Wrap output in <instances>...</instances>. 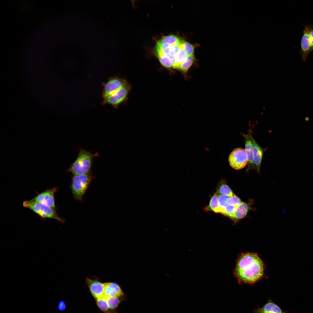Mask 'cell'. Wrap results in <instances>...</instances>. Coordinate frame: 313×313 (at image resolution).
Instances as JSON below:
<instances>
[{"mask_svg":"<svg viewBox=\"0 0 313 313\" xmlns=\"http://www.w3.org/2000/svg\"><path fill=\"white\" fill-rule=\"evenodd\" d=\"M265 265L256 253H243L238 258L234 274L239 283L255 284L263 276Z\"/></svg>","mask_w":313,"mask_h":313,"instance_id":"cell-1","label":"cell"},{"mask_svg":"<svg viewBox=\"0 0 313 313\" xmlns=\"http://www.w3.org/2000/svg\"><path fill=\"white\" fill-rule=\"evenodd\" d=\"M98 155L83 149L79 151L76 159L67 170L73 175L86 174L90 172L93 160Z\"/></svg>","mask_w":313,"mask_h":313,"instance_id":"cell-2","label":"cell"},{"mask_svg":"<svg viewBox=\"0 0 313 313\" xmlns=\"http://www.w3.org/2000/svg\"><path fill=\"white\" fill-rule=\"evenodd\" d=\"M94 178V176L92 175L90 172L85 174L72 176L70 187L75 199L80 201H83V196Z\"/></svg>","mask_w":313,"mask_h":313,"instance_id":"cell-3","label":"cell"},{"mask_svg":"<svg viewBox=\"0 0 313 313\" xmlns=\"http://www.w3.org/2000/svg\"><path fill=\"white\" fill-rule=\"evenodd\" d=\"M23 205L24 207L33 211L42 218L52 219L61 223L65 222L64 219L58 216L56 210L42 204L29 200L24 201Z\"/></svg>","mask_w":313,"mask_h":313,"instance_id":"cell-4","label":"cell"},{"mask_svg":"<svg viewBox=\"0 0 313 313\" xmlns=\"http://www.w3.org/2000/svg\"><path fill=\"white\" fill-rule=\"evenodd\" d=\"M230 165L235 170H240L248 164V159L245 150L236 148L230 153L228 157Z\"/></svg>","mask_w":313,"mask_h":313,"instance_id":"cell-5","label":"cell"},{"mask_svg":"<svg viewBox=\"0 0 313 313\" xmlns=\"http://www.w3.org/2000/svg\"><path fill=\"white\" fill-rule=\"evenodd\" d=\"M127 84L125 80L119 78L110 79L103 85L102 93L103 99L114 94Z\"/></svg>","mask_w":313,"mask_h":313,"instance_id":"cell-6","label":"cell"},{"mask_svg":"<svg viewBox=\"0 0 313 313\" xmlns=\"http://www.w3.org/2000/svg\"><path fill=\"white\" fill-rule=\"evenodd\" d=\"M57 190L58 188L56 187L47 189L30 200L42 204L56 210L54 195Z\"/></svg>","mask_w":313,"mask_h":313,"instance_id":"cell-7","label":"cell"},{"mask_svg":"<svg viewBox=\"0 0 313 313\" xmlns=\"http://www.w3.org/2000/svg\"><path fill=\"white\" fill-rule=\"evenodd\" d=\"M313 29L312 24L306 25L303 31V34L300 41V52L304 61H306L308 56L310 53V32Z\"/></svg>","mask_w":313,"mask_h":313,"instance_id":"cell-8","label":"cell"},{"mask_svg":"<svg viewBox=\"0 0 313 313\" xmlns=\"http://www.w3.org/2000/svg\"><path fill=\"white\" fill-rule=\"evenodd\" d=\"M129 88V86L126 84L114 94L103 99V104L109 105L114 107L118 106L125 99Z\"/></svg>","mask_w":313,"mask_h":313,"instance_id":"cell-9","label":"cell"},{"mask_svg":"<svg viewBox=\"0 0 313 313\" xmlns=\"http://www.w3.org/2000/svg\"><path fill=\"white\" fill-rule=\"evenodd\" d=\"M241 135L244 138L245 142V150L248 159V166L246 172L250 170L254 169L253 162V137L251 132H250L247 134L241 133Z\"/></svg>","mask_w":313,"mask_h":313,"instance_id":"cell-10","label":"cell"},{"mask_svg":"<svg viewBox=\"0 0 313 313\" xmlns=\"http://www.w3.org/2000/svg\"><path fill=\"white\" fill-rule=\"evenodd\" d=\"M86 282L91 294L96 299L103 297L104 296V283L97 279L87 278Z\"/></svg>","mask_w":313,"mask_h":313,"instance_id":"cell-11","label":"cell"},{"mask_svg":"<svg viewBox=\"0 0 313 313\" xmlns=\"http://www.w3.org/2000/svg\"><path fill=\"white\" fill-rule=\"evenodd\" d=\"M104 283V296L106 297H124V294L120 286L116 283L113 282Z\"/></svg>","mask_w":313,"mask_h":313,"instance_id":"cell-12","label":"cell"},{"mask_svg":"<svg viewBox=\"0 0 313 313\" xmlns=\"http://www.w3.org/2000/svg\"><path fill=\"white\" fill-rule=\"evenodd\" d=\"M253 162L254 169L258 173L260 171V167L263 156V150L253 138Z\"/></svg>","mask_w":313,"mask_h":313,"instance_id":"cell-13","label":"cell"},{"mask_svg":"<svg viewBox=\"0 0 313 313\" xmlns=\"http://www.w3.org/2000/svg\"><path fill=\"white\" fill-rule=\"evenodd\" d=\"M254 313H287L283 311L276 304L269 300L263 306L253 310Z\"/></svg>","mask_w":313,"mask_h":313,"instance_id":"cell-14","label":"cell"},{"mask_svg":"<svg viewBox=\"0 0 313 313\" xmlns=\"http://www.w3.org/2000/svg\"><path fill=\"white\" fill-rule=\"evenodd\" d=\"M250 209V205L248 203L242 202L236 207L234 213L230 218L234 221L239 220L247 215Z\"/></svg>","mask_w":313,"mask_h":313,"instance_id":"cell-15","label":"cell"},{"mask_svg":"<svg viewBox=\"0 0 313 313\" xmlns=\"http://www.w3.org/2000/svg\"><path fill=\"white\" fill-rule=\"evenodd\" d=\"M181 43L175 56V63L173 67L176 69L181 64L186 60L188 56Z\"/></svg>","mask_w":313,"mask_h":313,"instance_id":"cell-16","label":"cell"},{"mask_svg":"<svg viewBox=\"0 0 313 313\" xmlns=\"http://www.w3.org/2000/svg\"><path fill=\"white\" fill-rule=\"evenodd\" d=\"M216 192L227 196L229 197L234 195L230 188L227 185L225 180L221 181L219 183L217 188Z\"/></svg>","mask_w":313,"mask_h":313,"instance_id":"cell-17","label":"cell"},{"mask_svg":"<svg viewBox=\"0 0 313 313\" xmlns=\"http://www.w3.org/2000/svg\"><path fill=\"white\" fill-rule=\"evenodd\" d=\"M205 209L206 211H212L215 212L220 213V208L218 203L217 192L211 197L209 205Z\"/></svg>","mask_w":313,"mask_h":313,"instance_id":"cell-18","label":"cell"},{"mask_svg":"<svg viewBox=\"0 0 313 313\" xmlns=\"http://www.w3.org/2000/svg\"><path fill=\"white\" fill-rule=\"evenodd\" d=\"M194 59V55L188 56L186 60L181 64L177 69L181 71L184 75L186 74L192 65Z\"/></svg>","mask_w":313,"mask_h":313,"instance_id":"cell-19","label":"cell"},{"mask_svg":"<svg viewBox=\"0 0 313 313\" xmlns=\"http://www.w3.org/2000/svg\"><path fill=\"white\" fill-rule=\"evenodd\" d=\"M105 297L110 310L112 311H114L118 307L119 304L124 299L123 297H118L114 296L106 297Z\"/></svg>","mask_w":313,"mask_h":313,"instance_id":"cell-20","label":"cell"},{"mask_svg":"<svg viewBox=\"0 0 313 313\" xmlns=\"http://www.w3.org/2000/svg\"><path fill=\"white\" fill-rule=\"evenodd\" d=\"M96 303L99 308L104 313H116L110 310L106 299L103 297L96 299Z\"/></svg>","mask_w":313,"mask_h":313,"instance_id":"cell-21","label":"cell"},{"mask_svg":"<svg viewBox=\"0 0 313 313\" xmlns=\"http://www.w3.org/2000/svg\"><path fill=\"white\" fill-rule=\"evenodd\" d=\"M158 41L162 43H166L171 45L180 44L182 41L176 36L172 35L165 36Z\"/></svg>","mask_w":313,"mask_h":313,"instance_id":"cell-22","label":"cell"},{"mask_svg":"<svg viewBox=\"0 0 313 313\" xmlns=\"http://www.w3.org/2000/svg\"><path fill=\"white\" fill-rule=\"evenodd\" d=\"M236 207L229 205L224 208L221 209L220 213L230 218L234 213Z\"/></svg>","mask_w":313,"mask_h":313,"instance_id":"cell-23","label":"cell"},{"mask_svg":"<svg viewBox=\"0 0 313 313\" xmlns=\"http://www.w3.org/2000/svg\"><path fill=\"white\" fill-rule=\"evenodd\" d=\"M217 194L218 203L220 209L223 208L229 205L228 202L229 197L223 194Z\"/></svg>","mask_w":313,"mask_h":313,"instance_id":"cell-24","label":"cell"},{"mask_svg":"<svg viewBox=\"0 0 313 313\" xmlns=\"http://www.w3.org/2000/svg\"><path fill=\"white\" fill-rule=\"evenodd\" d=\"M161 63L167 68L173 67L174 62L168 57L165 56L158 57Z\"/></svg>","mask_w":313,"mask_h":313,"instance_id":"cell-25","label":"cell"},{"mask_svg":"<svg viewBox=\"0 0 313 313\" xmlns=\"http://www.w3.org/2000/svg\"><path fill=\"white\" fill-rule=\"evenodd\" d=\"M181 44L188 56L193 55L194 48L192 44L185 41H181Z\"/></svg>","mask_w":313,"mask_h":313,"instance_id":"cell-26","label":"cell"},{"mask_svg":"<svg viewBox=\"0 0 313 313\" xmlns=\"http://www.w3.org/2000/svg\"><path fill=\"white\" fill-rule=\"evenodd\" d=\"M228 202L229 205L236 207L238 206L242 202L241 199L235 194L229 197Z\"/></svg>","mask_w":313,"mask_h":313,"instance_id":"cell-27","label":"cell"},{"mask_svg":"<svg viewBox=\"0 0 313 313\" xmlns=\"http://www.w3.org/2000/svg\"><path fill=\"white\" fill-rule=\"evenodd\" d=\"M66 307L65 302L63 300H61L57 306L58 310L60 311H64Z\"/></svg>","mask_w":313,"mask_h":313,"instance_id":"cell-28","label":"cell"},{"mask_svg":"<svg viewBox=\"0 0 313 313\" xmlns=\"http://www.w3.org/2000/svg\"><path fill=\"white\" fill-rule=\"evenodd\" d=\"M310 52L313 50V29L310 32Z\"/></svg>","mask_w":313,"mask_h":313,"instance_id":"cell-29","label":"cell"}]
</instances>
